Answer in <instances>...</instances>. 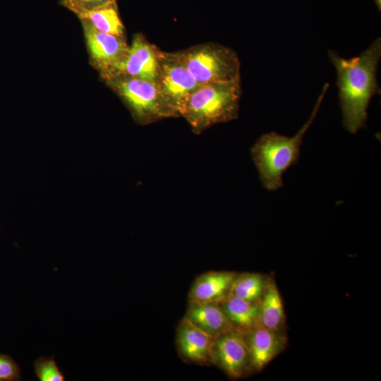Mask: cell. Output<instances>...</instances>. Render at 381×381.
I'll return each instance as SVG.
<instances>
[{
	"label": "cell",
	"instance_id": "obj_18",
	"mask_svg": "<svg viewBox=\"0 0 381 381\" xmlns=\"http://www.w3.org/2000/svg\"><path fill=\"white\" fill-rule=\"evenodd\" d=\"M35 370L40 381H64L65 380L53 358H38L35 363Z\"/></svg>",
	"mask_w": 381,
	"mask_h": 381
},
{
	"label": "cell",
	"instance_id": "obj_6",
	"mask_svg": "<svg viewBox=\"0 0 381 381\" xmlns=\"http://www.w3.org/2000/svg\"><path fill=\"white\" fill-rule=\"evenodd\" d=\"M156 83L179 117L190 95L200 85L179 53H159Z\"/></svg>",
	"mask_w": 381,
	"mask_h": 381
},
{
	"label": "cell",
	"instance_id": "obj_8",
	"mask_svg": "<svg viewBox=\"0 0 381 381\" xmlns=\"http://www.w3.org/2000/svg\"><path fill=\"white\" fill-rule=\"evenodd\" d=\"M212 365L233 379L245 377L253 373L249 351L241 331L233 329L214 339Z\"/></svg>",
	"mask_w": 381,
	"mask_h": 381
},
{
	"label": "cell",
	"instance_id": "obj_4",
	"mask_svg": "<svg viewBox=\"0 0 381 381\" xmlns=\"http://www.w3.org/2000/svg\"><path fill=\"white\" fill-rule=\"evenodd\" d=\"M104 81L119 97L140 125L179 117L156 83L123 75L113 76Z\"/></svg>",
	"mask_w": 381,
	"mask_h": 381
},
{
	"label": "cell",
	"instance_id": "obj_20",
	"mask_svg": "<svg viewBox=\"0 0 381 381\" xmlns=\"http://www.w3.org/2000/svg\"><path fill=\"white\" fill-rule=\"evenodd\" d=\"M20 380L18 365L9 356L0 354V381Z\"/></svg>",
	"mask_w": 381,
	"mask_h": 381
},
{
	"label": "cell",
	"instance_id": "obj_5",
	"mask_svg": "<svg viewBox=\"0 0 381 381\" xmlns=\"http://www.w3.org/2000/svg\"><path fill=\"white\" fill-rule=\"evenodd\" d=\"M200 85L240 80L236 52L217 44H205L179 52Z\"/></svg>",
	"mask_w": 381,
	"mask_h": 381
},
{
	"label": "cell",
	"instance_id": "obj_12",
	"mask_svg": "<svg viewBox=\"0 0 381 381\" xmlns=\"http://www.w3.org/2000/svg\"><path fill=\"white\" fill-rule=\"evenodd\" d=\"M236 272L210 271L198 276L190 286L188 302L219 303L231 294Z\"/></svg>",
	"mask_w": 381,
	"mask_h": 381
},
{
	"label": "cell",
	"instance_id": "obj_11",
	"mask_svg": "<svg viewBox=\"0 0 381 381\" xmlns=\"http://www.w3.org/2000/svg\"><path fill=\"white\" fill-rule=\"evenodd\" d=\"M214 338L205 334L186 318L179 323L176 332V346L181 358L199 365H212Z\"/></svg>",
	"mask_w": 381,
	"mask_h": 381
},
{
	"label": "cell",
	"instance_id": "obj_17",
	"mask_svg": "<svg viewBox=\"0 0 381 381\" xmlns=\"http://www.w3.org/2000/svg\"><path fill=\"white\" fill-rule=\"evenodd\" d=\"M270 278L255 272L237 274L231 294L249 301L260 303Z\"/></svg>",
	"mask_w": 381,
	"mask_h": 381
},
{
	"label": "cell",
	"instance_id": "obj_7",
	"mask_svg": "<svg viewBox=\"0 0 381 381\" xmlns=\"http://www.w3.org/2000/svg\"><path fill=\"white\" fill-rule=\"evenodd\" d=\"M90 63L104 80L111 76L125 58L128 45L125 37L102 32L80 21Z\"/></svg>",
	"mask_w": 381,
	"mask_h": 381
},
{
	"label": "cell",
	"instance_id": "obj_21",
	"mask_svg": "<svg viewBox=\"0 0 381 381\" xmlns=\"http://www.w3.org/2000/svg\"><path fill=\"white\" fill-rule=\"evenodd\" d=\"M377 8L380 11L381 10V0H374Z\"/></svg>",
	"mask_w": 381,
	"mask_h": 381
},
{
	"label": "cell",
	"instance_id": "obj_9",
	"mask_svg": "<svg viewBox=\"0 0 381 381\" xmlns=\"http://www.w3.org/2000/svg\"><path fill=\"white\" fill-rule=\"evenodd\" d=\"M159 53L141 34H137L128 45L125 58L115 72L107 78L123 75L156 83L159 73Z\"/></svg>",
	"mask_w": 381,
	"mask_h": 381
},
{
	"label": "cell",
	"instance_id": "obj_15",
	"mask_svg": "<svg viewBox=\"0 0 381 381\" xmlns=\"http://www.w3.org/2000/svg\"><path fill=\"white\" fill-rule=\"evenodd\" d=\"M260 325L268 329L284 331L283 302L277 286L271 277L260 302Z\"/></svg>",
	"mask_w": 381,
	"mask_h": 381
},
{
	"label": "cell",
	"instance_id": "obj_3",
	"mask_svg": "<svg viewBox=\"0 0 381 381\" xmlns=\"http://www.w3.org/2000/svg\"><path fill=\"white\" fill-rule=\"evenodd\" d=\"M241 97V79L200 85L187 99L180 117L200 134L213 126L236 119Z\"/></svg>",
	"mask_w": 381,
	"mask_h": 381
},
{
	"label": "cell",
	"instance_id": "obj_19",
	"mask_svg": "<svg viewBox=\"0 0 381 381\" xmlns=\"http://www.w3.org/2000/svg\"><path fill=\"white\" fill-rule=\"evenodd\" d=\"M116 3V0H60L59 4L77 16Z\"/></svg>",
	"mask_w": 381,
	"mask_h": 381
},
{
	"label": "cell",
	"instance_id": "obj_14",
	"mask_svg": "<svg viewBox=\"0 0 381 381\" xmlns=\"http://www.w3.org/2000/svg\"><path fill=\"white\" fill-rule=\"evenodd\" d=\"M218 303L234 329L244 332L260 324V303L230 294Z\"/></svg>",
	"mask_w": 381,
	"mask_h": 381
},
{
	"label": "cell",
	"instance_id": "obj_2",
	"mask_svg": "<svg viewBox=\"0 0 381 381\" xmlns=\"http://www.w3.org/2000/svg\"><path fill=\"white\" fill-rule=\"evenodd\" d=\"M328 87L325 83L308 120L294 136L270 132L262 135L252 147L251 157L262 186L268 190L282 187L284 173L299 160L303 138L315 119Z\"/></svg>",
	"mask_w": 381,
	"mask_h": 381
},
{
	"label": "cell",
	"instance_id": "obj_10",
	"mask_svg": "<svg viewBox=\"0 0 381 381\" xmlns=\"http://www.w3.org/2000/svg\"><path fill=\"white\" fill-rule=\"evenodd\" d=\"M242 332L250 356L253 373L262 370L287 344L284 331L268 329L260 324Z\"/></svg>",
	"mask_w": 381,
	"mask_h": 381
},
{
	"label": "cell",
	"instance_id": "obj_1",
	"mask_svg": "<svg viewBox=\"0 0 381 381\" xmlns=\"http://www.w3.org/2000/svg\"><path fill=\"white\" fill-rule=\"evenodd\" d=\"M328 56L337 72L344 128L356 133L366 126L372 97L380 93L377 71L381 57V38H376L357 56L344 59L332 50L328 52Z\"/></svg>",
	"mask_w": 381,
	"mask_h": 381
},
{
	"label": "cell",
	"instance_id": "obj_13",
	"mask_svg": "<svg viewBox=\"0 0 381 381\" xmlns=\"http://www.w3.org/2000/svg\"><path fill=\"white\" fill-rule=\"evenodd\" d=\"M184 318L214 339L234 329L218 303L188 302Z\"/></svg>",
	"mask_w": 381,
	"mask_h": 381
},
{
	"label": "cell",
	"instance_id": "obj_16",
	"mask_svg": "<svg viewBox=\"0 0 381 381\" xmlns=\"http://www.w3.org/2000/svg\"><path fill=\"white\" fill-rule=\"evenodd\" d=\"M104 33L125 37L124 26L116 3L99 8L77 16Z\"/></svg>",
	"mask_w": 381,
	"mask_h": 381
}]
</instances>
